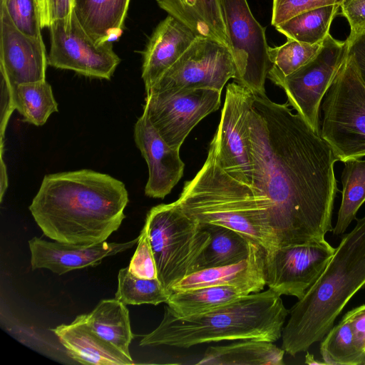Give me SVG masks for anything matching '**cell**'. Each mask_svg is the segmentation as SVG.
Listing matches in <instances>:
<instances>
[{"mask_svg":"<svg viewBox=\"0 0 365 365\" xmlns=\"http://www.w3.org/2000/svg\"><path fill=\"white\" fill-rule=\"evenodd\" d=\"M322 43L309 44L287 38L282 45L269 47L270 63L267 78L274 84L314 58Z\"/></svg>","mask_w":365,"mask_h":365,"instance_id":"cell-32","label":"cell"},{"mask_svg":"<svg viewBox=\"0 0 365 365\" xmlns=\"http://www.w3.org/2000/svg\"><path fill=\"white\" fill-rule=\"evenodd\" d=\"M0 29L1 107L13 112L17 86L46 80L48 56L42 36H30L20 31L2 2Z\"/></svg>","mask_w":365,"mask_h":365,"instance_id":"cell-15","label":"cell"},{"mask_svg":"<svg viewBox=\"0 0 365 365\" xmlns=\"http://www.w3.org/2000/svg\"><path fill=\"white\" fill-rule=\"evenodd\" d=\"M171 294L166 290L158 278L138 277L129 271L128 267L119 270L115 299L125 305H158L166 303Z\"/></svg>","mask_w":365,"mask_h":365,"instance_id":"cell-31","label":"cell"},{"mask_svg":"<svg viewBox=\"0 0 365 365\" xmlns=\"http://www.w3.org/2000/svg\"><path fill=\"white\" fill-rule=\"evenodd\" d=\"M37 3L38 5L39 12H40V19H41V27L43 28L45 26H50L48 14V7H47V0H37Z\"/></svg>","mask_w":365,"mask_h":365,"instance_id":"cell-40","label":"cell"},{"mask_svg":"<svg viewBox=\"0 0 365 365\" xmlns=\"http://www.w3.org/2000/svg\"><path fill=\"white\" fill-rule=\"evenodd\" d=\"M48 64L90 78L110 80L120 62L110 41H97L83 29L74 10L49 26Z\"/></svg>","mask_w":365,"mask_h":365,"instance_id":"cell-9","label":"cell"},{"mask_svg":"<svg viewBox=\"0 0 365 365\" xmlns=\"http://www.w3.org/2000/svg\"><path fill=\"white\" fill-rule=\"evenodd\" d=\"M348 53L347 41H338L329 34L314 58L275 83L284 91L289 104L319 134L322 101Z\"/></svg>","mask_w":365,"mask_h":365,"instance_id":"cell-10","label":"cell"},{"mask_svg":"<svg viewBox=\"0 0 365 365\" xmlns=\"http://www.w3.org/2000/svg\"><path fill=\"white\" fill-rule=\"evenodd\" d=\"M250 138L253 187L263 200L278 246L325 239L333 230L334 173L329 144L297 113L254 94Z\"/></svg>","mask_w":365,"mask_h":365,"instance_id":"cell-1","label":"cell"},{"mask_svg":"<svg viewBox=\"0 0 365 365\" xmlns=\"http://www.w3.org/2000/svg\"><path fill=\"white\" fill-rule=\"evenodd\" d=\"M176 202L200 222L243 234L266 252L279 247L257 192L232 178L217 163L214 138L204 165L192 180L184 183Z\"/></svg>","mask_w":365,"mask_h":365,"instance_id":"cell-5","label":"cell"},{"mask_svg":"<svg viewBox=\"0 0 365 365\" xmlns=\"http://www.w3.org/2000/svg\"><path fill=\"white\" fill-rule=\"evenodd\" d=\"M75 0H47L48 18L51 24L69 16L74 10Z\"/></svg>","mask_w":365,"mask_h":365,"instance_id":"cell-39","label":"cell"},{"mask_svg":"<svg viewBox=\"0 0 365 365\" xmlns=\"http://www.w3.org/2000/svg\"><path fill=\"white\" fill-rule=\"evenodd\" d=\"M364 365H365V361H364Z\"/></svg>","mask_w":365,"mask_h":365,"instance_id":"cell-42","label":"cell"},{"mask_svg":"<svg viewBox=\"0 0 365 365\" xmlns=\"http://www.w3.org/2000/svg\"><path fill=\"white\" fill-rule=\"evenodd\" d=\"M128 267L138 277L158 278L156 264L145 226L139 235L137 248Z\"/></svg>","mask_w":365,"mask_h":365,"instance_id":"cell-35","label":"cell"},{"mask_svg":"<svg viewBox=\"0 0 365 365\" xmlns=\"http://www.w3.org/2000/svg\"><path fill=\"white\" fill-rule=\"evenodd\" d=\"M13 105L24 121L36 126L43 125L53 113L58 111L51 86L46 80L17 86Z\"/></svg>","mask_w":365,"mask_h":365,"instance_id":"cell-29","label":"cell"},{"mask_svg":"<svg viewBox=\"0 0 365 365\" xmlns=\"http://www.w3.org/2000/svg\"><path fill=\"white\" fill-rule=\"evenodd\" d=\"M340 6H327L301 13L275 26L287 38L309 44L322 43Z\"/></svg>","mask_w":365,"mask_h":365,"instance_id":"cell-28","label":"cell"},{"mask_svg":"<svg viewBox=\"0 0 365 365\" xmlns=\"http://www.w3.org/2000/svg\"><path fill=\"white\" fill-rule=\"evenodd\" d=\"M344 316L350 324L357 349L365 356V304L352 309Z\"/></svg>","mask_w":365,"mask_h":365,"instance_id":"cell-37","label":"cell"},{"mask_svg":"<svg viewBox=\"0 0 365 365\" xmlns=\"http://www.w3.org/2000/svg\"><path fill=\"white\" fill-rule=\"evenodd\" d=\"M254 101V93L249 88L235 81L229 83L214 136L219 165L232 178L253 189L255 165L250 138V117Z\"/></svg>","mask_w":365,"mask_h":365,"instance_id":"cell-8","label":"cell"},{"mask_svg":"<svg viewBox=\"0 0 365 365\" xmlns=\"http://www.w3.org/2000/svg\"><path fill=\"white\" fill-rule=\"evenodd\" d=\"M197 37L188 26L170 15L158 24L143 53L142 78L145 92L152 88Z\"/></svg>","mask_w":365,"mask_h":365,"instance_id":"cell-18","label":"cell"},{"mask_svg":"<svg viewBox=\"0 0 365 365\" xmlns=\"http://www.w3.org/2000/svg\"><path fill=\"white\" fill-rule=\"evenodd\" d=\"M130 0H75L74 11L86 31L97 41L121 34Z\"/></svg>","mask_w":365,"mask_h":365,"instance_id":"cell-22","label":"cell"},{"mask_svg":"<svg viewBox=\"0 0 365 365\" xmlns=\"http://www.w3.org/2000/svg\"><path fill=\"white\" fill-rule=\"evenodd\" d=\"M205 225L212 239L203 252L200 269L237 263L247 257L251 240L246 235L223 226Z\"/></svg>","mask_w":365,"mask_h":365,"instance_id":"cell-26","label":"cell"},{"mask_svg":"<svg viewBox=\"0 0 365 365\" xmlns=\"http://www.w3.org/2000/svg\"><path fill=\"white\" fill-rule=\"evenodd\" d=\"M222 4L236 81L255 95H266L270 63L265 29L254 17L247 0H222Z\"/></svg>","mask_w":365,"mask_h":365,"instance_id":"cell-11","label":"cell"},{"mask_svg":"<svg viewBox=\"0 0 365 365\" xmlns=\"http://www.w3.org/2000/svg\"><path fill=\"white\" fill-rule=\"evenodd\" d=\"M128 202L122 181L82 169L45 175L29 209L47 237L91 246L105 242L119 228Z\"/></svg>","mask_w":365,"mask_h":365,"instance_id":"cell-2","label":"cell"},{"mask_svg":"<svg viewBox=\"0 0 365 365\" xmlns=\"http://www.w3.org/2000/svg\"><path fill=\"white\" fill-rule=\"evenodd\" d=\"M144 226L153 253L158 279L167 291L200 269L212 236L206 225L186 213L176 201L160 204L148 212Z\"/></svg>","mask_w":365,"mask_h":365,"instance_id":"cell-6","label":"cell"},{"mask_svg":"<svg viewBox=\"0 0 365 365\" xmlns=\"http://www.w3.org/2000/svg\"><path fill=\"white\" fill-rule=\"evenodd\" d=\"M324 96L320 136L339 161L364 157L365 83L349 53Z\"/></svg>","mask_w":365,"mask_h":365,"instance_id":"cell-7","label":"cell"},{"mask_svg":"<svg viewBox=\"0 0 365 365\" xmlns=\"http://www.w3.org/2000/svg\"><path fill=\"white\" fill-rule=\"evenodd\" d=\"M356 220L317 280L289 309L282 348L292 356L322 341L350 299L365 286V215Z\"/></svg>","mask_w":365,"mask_h":365,"instance_id":"cell-3","label":"cell"},{"mask_svg":"<svg viewBox=\"0 0 365 365\" xmlns=\"http://www.w3.org/2000/svg\"><path fill=\"white\" fill-rule=\"evenodd\" d=\"M349 53L354 58L361 77L365 83V33L349 35L346 38Z\"/></svg>","mask_w":365,"mask_h":365,"instance_id":"cell-38","label":"cell"},{"mask_svg":"<svg viewBox=\"0 0 365 365\" xmlns=\"http://www.w3.org/2000/svg\"><path fill=\"white\" fill-rule=\"evenodd\" d=\"M221 92L206 88L146 93L143 113L172 148L180 150L194 127L220 106Z\"/></svg>","mask_w":365,"mask_h":365,"instance_id":"cell-12","label":"cell"},{"mask_svg":"<svg viewBox=\"0 0 365 365\" xmlns=\"http://www.w3.org/2000/svg\"><path fill=\"white\" fill-rule=\"evenodd\" d=\"M134 140L148 168L145 194L163 199L183 175L185 164L180 150L170 147L163 139L144 113L135 123Z\"/></svg>","mask_w":365,"mask_h":365,"instance_id":"cell-16","label":"cell"},{"mask_svg":"<svg viewBox=\"0 0 365 365\" xmlns=\"http://www.w3.org/2000/svg\"><path fill=\"white\" fill-rule=\"evenodd\" d=\"M225 346H210L197 364L282 365L285 351L273 342L243 339Z\"/></svg>","mask_w":365,"mask_h":365,"instance_id":"cell-23","label":"cell"},{"mask_svg":"<svg viewBox=\"0 0 365 365\" xmlns=\"http://www.w3.org/2000/svg\"><path fill=\"white\" fill-rule=\"evenodd\" d=\"M343 0H273L272 25L274 26L304 11L317 8L339 5Z\"/></svg>","mask_w":365,"mask_h":365,"instance_id":"cell-34","label":"cell"},{"mask_svg":"<svg viewBox=\"0 0 365 365\" xmlns=\"http://www.w3.org/2000/svg\"><path fill=\"white\" fill-rule=\"evenodd\" d=\"M237 67L229 47L197 36L150 91H178L206 88L222 92L230 78L236 80Z\"/></svg>","mask_w":365,"mask_h":365,"instance_id":"cell-13","label":"cell"},{"mask_svg":"<svg viewBox=\"0 0 365 365\" xmlns=\"http://www.w3.org/2000/svg\"><path fill=\"white\" fill-rule=\"evenodd\" d=\"M160 9L188 26L197 36L230 48L222 0H156Z\"/></svg>","mask_w":365,"mask_h":365,"instance_id":"cell-21","label":"cell"},{"mask_svg":"<svg viewBox=\"0 0 365 365\" xmlns=\"http://www.w3.org/2000/svg\"><path fill=\"white\" fill-rule=\"evenodd\" d=\"M320 353L326 365H364L365 356L357 349L346 317L322 339Z\"/></svg>","mask_w":365,"mask_h":365,"instance_id":"cell-30","label":"cell"},{"mask_svg":"<svg viewBox=\"0 0 365 365\" xmlns=\"http://www.w3.org/2000/svg\"><path fill=\"white\" fill-rule=\"evenodd\" d=\"M249 294L237 286H210L172 292L166 304L175 315L187 317L213 310Z\"/></svg>","mask_w":365,"mask_h":365,"instance_id":"cell-25","label":"cell"},{"mask_svg":"<svg viewBox=\"0 0 365 365\" xmlns=\"http://www.w3.org/2000/svg\"><path fill=\"white\" fill-rule=\"evenodd\" d=\"M15 24L22 32L41 37L40 12L37 0H1Z\"/></svg>","mask_w":365,"mask_h":365,"instance_id":"cell-33","label":"cell"},{"mask_svg":"<svg viewBox=\"0 0 365 365\" xmlns=\"http://www.w3.org/2000/svg\"><path fill=\"white\" fill-rule=\"evenodd\" d=\"M80 317L101 339L132 359L129 346L133 334L125 304L116 299H103L91 312Z\"/></svg>","mask_w":365,"mask_h":365,"instance_id":"cell-24","label":"cell"},{"mask_svg":"<svg viewBox=\"0 0 365 365\" xmlns=\"http://www.w3.org/2000/svg\"><path fill=\"white\" fill-rule=\"evenodd\" d=\"M264 256V249L251 240L249 254L244 259L234 264L200 269L178 281L171 291L231 285L243 288L250 294L261 292L266 285Z\"/></svg>","mask_w":365,"mask_h":365,"instance_id":"cell-19","label":"cell"},{"mask_svg":"<svg viewBox=\"0 0 365 365\" xmlns=\"http://www.w3.org/2000/svg\"><path fill=\"white\" fill-rule=\"evenodd\" d=\"M280 297L268 289L187 317L175 315L166 305L160 324L143 335L139 344L189 348L221 341L259 339L274 342L282 337L289 312Z\"/></svg>","mask_w":365,"mask_h":365,"instance_id":"cell-4","label":"cell"},{"mask_svg":"<svg viewBox=\"0 0 365 365\" xmlns=\"http://www.w3.org/2000/svg\"><path fill=\"white\" fill-rule=\"evenodd\" d=\"M342 14L349 21L350 35L365 33V0H343L340 5Z\"/></svg>","mask_w":365,"mask_h":365,"instance_id":"cell-36","label":"cell"},{"mask_svg":"<svg viewBox=\"0 0 365 365\" xmlns=\"http://www.w3.org/2000/svg\"><path fill=\"white\" fill-rule=\"evenodd\" d=\"M341 173V201L333 233L345 232L365 202V160L350 159L344 162Z\"/></svg>","mask_w":365,"mask_h":365,"instance_id":"cell-27","label":"cell"},{"mask_svg":"<svg viewBox=\"0 0 365 365\" xmlns=\"http://www.w3.org/2000/svg\"><path fill=\"white\" fill-rule=\"evenodd\" d=\"M305 364H309V365H315V364H324V361H319L314 359V356L312 354H310L309 353H307L305 356Z\"/></svg>","mask_w":365,"mask_h":365,"instance_id":"cell-41","label":"cell"},{"mask_svg":"<svg viewBox=\"0 0 365 365\" xmlns=\"http://www.w3.org/2000/svg\"><path fill=\"white\" fill-rule=\"evenodd\" d=\"M139 236L126 242H107L86 246L50 242L33 237L29 241L32 269H47L57 274L95 267L102 260L124 252L138 243Z\"/></svg>","mask_w":365,"mask_h":365,"instance_id":"cell-17","label":"cell"},{"mask_svg":"<svg viewBox=\"0 0 365 365\" xmlns=\"http://www.w3.org/2000/svg\"><path fill=\"white\" fill-rule=\"evenodd\" d=\"M51 331L58 338L68 355L83 364L129 365L133 359L96 334L80 315L69 324H61Z\"/></svg>","mask_w":365,"mask_h":365,"instance_id":"cell-20","label":"cell"},{"mask_svg":"<svg viewBox=\"0 0 365 365\" xmlns=\"http://www.w3.org/2000/svg\"><path fill=\"white\" fill-rule=\"evenodd\" d=\"M335 252L325 239L279 247L264 256L266 285L275 293L300 299Z\"/></svg>","mask_w":365,"mask_h":365,"instance_id":"cell-14","label":"cell"}]
</instances>
